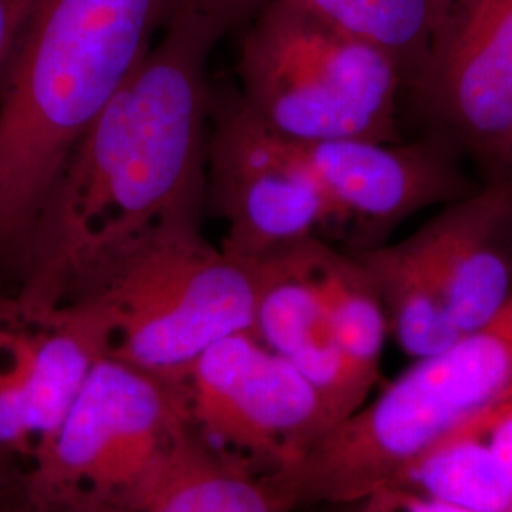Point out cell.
Listing matches in <instances>:
<instances>
[{"mask_svg": "<svg viewBox=\"0 0 512 512\" xmlns=\"http://www.w3.org/2000/svg\"><path fill=\"white\" fill-rule=\"evenodd\" d=\"M222 35L175 4L145 61L78 139L10 294L25 310L76 302L148 239L200 224L213 97L207 61Z\"/></svg>", "mask_w": 512, "mask_h": 512, "instance_id": "cell-1", "label": "cell"}, {"mask_svg": "<svg viewBox=\"0 0 512 512\" xmlns=\"http://www.w3.org/2000/svg\"><path fill=\"white\" fill-rule=\"evenodd\" d=\"M175 0H35L0 74V294L74 145L145 61Z\"/></svg>", "mask_w": 512, "mask_h": 512, "instance_id": "cell-2", "label": "cell"}, {"mask_svg": "<svg viewBox=\"0 0 512 512\" xmlns=\"http://www.w3.org/2000/svg\"><path fill=\"white\" fill-rule=\"evenodd\" d=\"M511 401L512 294L488 323L416 361L266 482L294 512L357 505L442 442L482 433Z\"/></svg>", "mask_w": 512, "mask_h": 512, "instance_id": "cell-3", "label": "cell"}, {"mask_svg": "<svg viewBox=\"0 0 512 512\" xmlns=\"http://www.w3.org/2000/svg\"><path fill=\"white\" fill-rule=\"evenodd\" d=\"M239 93L294 141H399L403 76L378 46L302 0H272L245 25Z\"/></svg>", "mask_w": 512, "mask_h": 512, "instance_id": "cell-4", "label": "cell"}, {"mask_svg": "<svg viewBox=\"0 0 512 512\" xmlns=\"http://www.w3.org/2000/svg\"><path fill=\"white\" fill-rule=\"evenodd\" d=\"M256 293L253 260L183 224L139 245L76 302L97 315L105 355L175 380L205 349L255 332Z\"/></svg>", "mask_w": 512, "mask_h": 512, "instance_id": "cell-5", "label": "cell"}, {"mask_svg": "<svg viewBox=\"0 0 512 512\" xmlns=\"http://www.w3.org/2000/svg\"><path fill=\"white\" fill-rule=\"evenodd\" d=\"M389 330L421 361L488 323L512 294V184L476 186L410 236L355 251Z\"/></svg>", "mask_w": 512, "mask_h": 512, "instance_id": "cell-6", "label": "cell"}, {"mask_svg": "<svg viewBox=\"0 0 512 512\" xmlns=\"http://www.w3.org/2000/svg\"><path fill=\"white\" fill-rule=\"evenodd\" d=\"M196 444L169 380L103 355L16 480L38 499L143 512Z\"/></svg>", "mask_w": 512, "mask_h": 512, "instance_id": "cell-7", "label": "cell"}, {"mask_svg": "<svg viewBox=\"0 0 512 512\" xmlns=\"http://www.w3.org/2000/svg\"><path fill=\"white\" fill-rule=\"evenodd\" d=\"M169 382L203 448L264 480L291 469L334 427L315 387L255 332L220 340Z\"/></svg>", "mask_w": 512, "mask_h": 512, "instance_id": "cell-8", "label": "cell"}, {"mask_svg": "<svg viewBox=\"0 0 512 512\" xmlns=\"http://www.w3.org/2000/svg\"><path fill=\"white\" fill-rule=\"evenodd\" d=\"M205 205L226 224L220 247L245 260L330 239L329 202L298 141L264 124L239 92L211 97Z\"/></svg>", "mask_w": 512, "mask_h": 512, "instance_id": "cell-9", "label": "cell"}, {"mask_svg": "<svg viewBox=\"0 0 512 512\" xmlns=\"http://www.w3.org/2000/svg\"><path fill=\"white\" fill-rule=\"evenodd\" d=\"M408 92L458 154L512 164V0H439Z\"/></svg>", "mask_w": 512, "mask_h": 512, "instance_id": "cell-10", "label": "cell"}, {"mask_svg": "<svg viewBox=\"0 0 512 512\" xmlns=\"http://www.w3.org/2000/svg\"><path fill=\"white\" fill-rule=\"evenodd\" d=\"M330 207V238L348 251L384 243V234L421 211L475 190L458 152L442 139L298 141ZM330 241V239H329Z\"/></svg>", "mask_w": 512, "mask_h": 512, "instance_id": "cell-11", "label": "cell"}, {"mask_svg": "<svg viewBox=\"0 0 512 512\" xmlns=\"http://www.w3.org/2000/svg\"><path fill=\"white\" fill-rule=\"evenodd\" d=\"M315 239L253 260L258 281L255 334L315 387L338 425L368 401L370 391L340 348L315 270Z\"/></svg>", "mask_w": 512, "mask_h": 512, "instance_id": "cell-12", "label": "cell"}, {"mask_svg": "<svg viewBox=\"0 0 512 512\" xmlns=\"http://www.w3.org/2000/svg\"><path fill=\"white\" fill-rule=\"evenodd\" d=\"M403 486L471 512H512V475L482 435L446 440L406 465Z\"/></svg>", "mask_w": 512, "mask_h": 512, "instance_id": "cell-13", "label": "cell"}, {"mask_svg": "<svg viewBox=\"0 0 512 512\" xmlns=\"http://www.w3.org/2000/svg\"><path fill=\"white\" fill-rule=\"evenodd\" d=\"M38 311L0 294V480L21 478L37 454L33 372Z\"/></svg>", "mask_w": 512, "mask_h": 512, "instance_id": "cell-14", "label": "cell"}, {"mask_svg": "<svg viewBox=\"0 0 512 512\" xmlns=\"http://www.w3.org/2000/svg\"><path fill=\"white\" fill-rule=\"evenodd\" d=\"M143 512H294L270 484L213 456L198 442Z\"/></svg>", "mask_w": 512, "mask_h": 512, "instance_id": "cell-15", "label": "cell"}, {"mask_svg": "<svg viewBox=\"0 0 512 512\" xmlns=\"http://www.w3.org/2000/svg\"><path fill=\"white\" fill-rule=\"evenodd\" d=\"M311 10L389 55L408 90L420 69L439 0H302Z\"/></svg>", "mask_w": 512, "mask_h": 512, "instance_id": "cell-16", "label": "cell"}, {"mask_svg": "<svg viewBox=\"0 0 512 512\" xmlns=\"http://www.w3.org/2000/svg\"><path fill=\"white\" fill-rule=\"evenodd\" d=\"M355 507L357 512H471L403 486H384Z\"/></svg>", "mask_w": 512, "mask_h": 512, "instance_id": "cell-17", "label": "cell"}, {"mask_svg": "<svg viewBox=\"0 0 512 512\" xmlns=\"http://www.w3.org/2000/svg\"><path fill=\"white\" fill-rule=\"evenodd\" d=\"M272 0H175L211 19L226 33L239 25H247Z\"/></svg>", "mask_w": 512, "mask_h": 512, "instance_id": "cell-18", "label": "cell"}, {"mask_svg": "<svg viewBox=\"0 0 512 512\" xmlns=\"http://www.w3.org/2000/svg\"><path fill=\"white\" fill-rule=\"evenodd\" d=\"M0 512H120L93 507L74 501H59V499H38L25 494L19 488L18 480L0 482Z\"/></svg>", "mask_w": 512, "mask_h": 512, "instance_id": "cell-19", "label": "cell"}, {"mask_svg": "<svg viewBox=\"0 0 512 512\" xmlns=\"http://www.w3.org/2000/svg\"><path fill=\"white\" fill-rule=\"evenodd\" d=\"M35 0H0V74L18 42Z\"/></svg>", "mask_w": 512, "mask_h": 512, "instance_id": "cell-20", "label": "cell"}, {"mask_svg": "<svg viewBox=\"0 0 512 512\" xmlns=\"http://www.w3.org/2000/svg\"><path fill=\"white\" fill-rule=\"evenodd\" d=\"M478 435L490 442L495 454L512 475V401Z\"/></svg>", "mask_w": 512, "mask_h": 512, "instance_id": "cell-21", "label": "cell"}, {"mask_svg": "<svg viewBox=\"0 0 512 512\" xmlns=\"http://www.w3.org/2000/svg\"><path fill=\"white\" fill-rule=\"evenodd\" d=\"M507 179H509V181H511V184H512V164H511V169H509V175H507Z\"/></svg>", "mask_w": 512, "mask_h": 512, "instance_id": "cell-22", "label": "cell"}]
</instances>
